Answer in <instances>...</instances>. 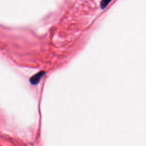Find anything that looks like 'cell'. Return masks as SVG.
Returning <instances> with one entry per match:
<instances>
[{"label": "cell", "instance_id": "6da1fadb", "mask_svg": "<svg viewBox=\"0 0 146 146\" xmlns=\"http://www.w3.org/2000/svg\"><path fill=\"white\" fill-rule=\"evenodd\" d=\"M46 72L44 71H40L36 73V74L34 75L33 76H31L29 82L32 85H36L39 83L42 78L45 75Z\"/></svg>", "mask_w": 146, "mask_h": 146}, {"label": "cell", "instance_id": "7a4b0ae2", "mask_svg": "<svg viewBox=\"0 0 146 146\" xmlns=\"http://www.w3.org/2000/svg\"><path fill=\"white\" fill-rule=\"evenodd\" d=\"M112 0H102L100 3V7L103 9L107 7V6L109 4V3Z\"/></svg>", "mask_w": 146, "mask_h": 146}]
</instances>
